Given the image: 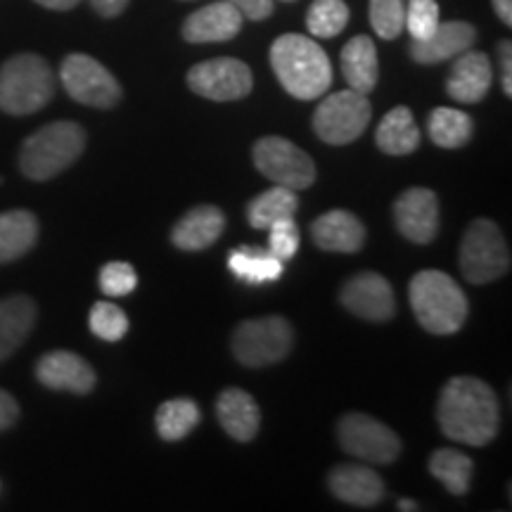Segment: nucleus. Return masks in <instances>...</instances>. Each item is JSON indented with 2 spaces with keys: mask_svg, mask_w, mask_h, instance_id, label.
<instances>
[{
  "mask_svg": "<svg viewBox=\"0 0 512 512\" xmlns=\"http://www.w3.org/2000/svg\"><path fill=\"white\" fill-rule=\"evenodd\" d=\"M437 418L448 439L479 448L498 434L501 406L486 382L477 377H453L441 389Z\"/></svg>",
  "mask_w": 512,
  "mask_h": 512,
  "instance_id": "nucleus-1",
  "label": "nucleus"
},
{
  "mask_svg": "<svg viewBox=\"0 0 512 512\" xmlns=\"http://www.w3.org/2000/svg\"><path fill=\"white\" fill-rule=\"evenodd\" d=\"M271 67L285 91L297 100H316L332 86L330 57L309 36H280L271 46Z\"/></svg>",
  "mask_w": 512,
  "mask_h": 512,
  "instance_id": "nucleus-2",
  "label": "nucleus"
},
{
  "mask_svg": "<svg viewBox=\"0 0 512 512\" xmlns=\"http://www.w3.org/2000/svg\"><path fill=\"white\" fill-rule=\"evenodd\" d=\"M408 297L418 323L432 335H456L465 325L467 297L451 275L420 271L411 280Z\"/></svg>",
  "mask_w": 512,
  "mask_h": 512,
  "instance_id": "nucleus-3",
  "label": "nucleus"
},
{
  "mask_svg": "<svg viewBox=\"0 0 512 512\" xmlns=\"http://www.w3.org/2000/svg\"><path fill=\"white\" fill-rule=\"evenodd\" d=\"M86 147V131L74 121H53L24 140L19 169L31 181H50L69 169Z\"/></svg>",
  "mask_w": 512,
  "mask_h": 512,
  "instance_id": "nucleus-4",
  "label": "nucleus"
},
{
  "mask_svg": "<svg viewBox=\"0 0 512 512\" xmlns=\"http://www.w3.org/2000/svg\"><path fill=\"white\" fill-rule=\"evenodd\" d=\"M55 95V74L43 57L24 53L0 67V110L24 117L48 105Z\"/></svg>",
  "mask_w": 512,
  "mask_h": 512,
  "instance_id": "nucleus-5",
  "label": "nucleus"
},
{
  "mask_svg": "<svg viewBox=\"0 0 512 512\" xmlns=\"http://www.w3.org/2000/svg\"><path fill=\"white\" fill-rule=\"evenodd\" d=\"M510 268V249L501 228L489 219H477L460 242V271L472 285L494 283Z\"/></svg>",
  "mask_w": 512,
  "mask_h": 512,
  "instance_id": "nucleus-6",
  "label": "nucleus"
},
{
  "mask_svg": "<svg viewBox=\"0 0 512 512\" xmlns=\"http://www.w3.org/2000/svg\"><path fill=\"white\" fill-rule=\"evenodd\" d=\"M294 332L283 316L245 320L233 332V354L242 366L264 368L283 361L290 354Z\"/></svg>",
  "mask_w": 512,
  "mask_h": 512,
  "instance_id": "nucleus-7",
  "label": "nucleus"
},
{
  "mask_svg": "<svg viewBox=\"0 0 512 512\" xmlns=\"http://www.w3.org/2000/svg\"><path fill=\"white\" fill-rule=\"evenodd\" d=\"M373 117L368 95L356 91L332 93L318 105L313 114V131L328 145H347L361 138Z\"/></svg>",
  "mask_w": 512,
  "mask_h": 512,
  "instance_id": "nucleus-8",
  "label": "nucleus"
},
{
  "mask_svg": "<svg viewBox=\"0 0 512 512\" xmlns=\"http://www.w3.org/2000/svg\"><path fill=\"white\" fill-rule=\"evenodd\" d=\"M62 86L72 95L76 102L88 107H98V110H110L119 105L121 86L114 79L110 69L91 55H67L60 67Z\"/></svg>",
  "mask_w": 512,
  "mask_h": 512,
  "instance_id": "nucleus-9",
  "label": "nucleus"
},
{
  "mask_svg": "<svg viewBox=\"0 0 512 512\" xmlns=\"http://www.w3.org/2000/svg\"><path fill=\"white\" fill-rule=\"evenodd\" d=\"M254 164L266 178L275 185H285L292 190H306L316 181V164L306 155L302 147L290 140L268 136L256 140L254 145Z\"/></svg>",
  "mask_w": 512,
  "mask_h": 512,
  "instance_id": "nucleus-10",
  "label": "nucleus"
},
{
  "mask_svg": "<svg viewBox=\"0 0 512 512\" xmlns=\"http://www.w3.org/2000/svg\"><path fill=\"white\" fill-rule=\"evenodd\" d=\"M337 439L344 451L370 465H389L401 453V439L366 413L344 415L337 425Z\"/></svg>",
  "mask_w": 512,
  "mask_h": 512,
  "instance_id": "nucleus-11",
  "label": "nucleus"
},
{
  "mask_svg": "<svg viewBox=\"0 0 512 512\" xmlns=\"http://www.w3.org/2000/svg\"><path fill=\"white\" fill-rule=\"evenodd\" d=\"M188 86L200 98L233 102L247 98L252 93L254 79L252 69L245 62L233 60V57H216V60L200 62L190 69Z\"/></svg>",
  "mask_w": 512,
  "mask_h": 512,
  "instance_id": "nucleus-12",
  "label": "nucleus"
},
{
  "mask_svg": "<svg viewBox=\"0 0 512 512\" xmlns=\"http://www.w3.org/2000/svg\"><path fill=\"white\" fill-rule=\"evenodd\" d=\"M339 299H342L344 309L363 320H373V323L394 318L396 313L394 290L380 273L366 271L349 278L339 292Z\"/></svg>",
  "mask_w": 512,
  "mask_h": 512,
  "instance_id": "nucleus-13",
  "label": "nucleus"
},
{
  "mask_svg": "<svg viewBox=\"0 0 512 512\" xmlns=\"http://www.w3.org/2000/svg\"><path fill=\"white\" fill-rule=\"evenodd\" d=\"M394 221L403 238L430 245L439 233V197L427 188H411L394 202Z\"/></svg>",
  "mask_w": 512,
  "mask_h": 512,
  "instance_id": "nucleus-14",
  "label": "nucleus"
},
{
  "mask_svg": "<svg viewBox=\"0 0 512 512\" xmlns=\"http://www.w3.org/2000/svg\"><path fill=\"white\" fill-rule=\"evenodd\" d=\"M36 377L43 387L57 392L91 394L95 387V370L72 351H53L38 361Z\"/></svg>",
  "mask_w": 512,
  "mask_h": 512,
  "instance_id": "nucleus-15",
  "label": "nucleus"
},
{
  "mask_svg": "<svg viewBox=\"0 0 512 512\" xmlns=\"http://www.w3.org/2000/svg\"><path fill=\"white\" fill-rule=\"evenodd\" d=\"M491 81H494V72H491L489 57L470 48L453 62L446 79V93L463 105H477L489 93Z\"/></svg>",
  "mask_w": 512,
  "mask_h": 512,
  "instance_id": "nucleus-16",
  "label": "nucleus"
},
{
  "mask_svg": "<svg viewBox=\"0 0 512 512\" xmlns=\"http://www.w3.org/2000/svg\"><path fill=\"white\" fill-rule=\"evenodd\" d=\"M242 17L228 0L211 3L207 8L195 10L183 22V38L188 43H226L242 31Z\"/></svg>",
  "mask_w": 512,
  "mask_h": 512,
  "instance_id": "nucleus-17",
  "label": "nucleus"
},
{
  "mask_svg": "<svg viewBox=\"0 0 512 512\" xmlns=\"http://www.w3.org/2000/svg\"><path fill=\"white\" fill-rule=\"evenodd\" d=\"M477 41V31L467 22H439L432 36L411 43V57L418 64H439L463 55Z\"/></svg>",
  "mask_w": 512,
  "mask_h": 512,
  "instance_id": "nucleus-18",
  "label": "nucleus"
},
{
  "mask_svg": "<svg viewBox=\"0 0 512 512\" xmlns=\"http://www.w3.org/2000/svg\"><path fill=\"white\" fill-rule=\"evenodd\" d=\"M311 238L325 252L354 254L366 242V226L351 211L335 209L311 223Z\"/></svg>",
  "mask_w": 512,
  "mask_h": 512,
  "instance_id": "nucleus-19",
  "label": "nucleus"
},
{
  "mask_svg": "<svg viewBox=\"0 0 512 512\" xmlns=\"http://www.w3.org/2000/svg\"><path fill=\"white\" fill-rule=\"evenodd\" d=\"M330 491L339 501L356 508H375L384 498V482L366 465H337L328 477Z\"/></svg>",
  "mask_w": 512,
  "mask_h": 512,
  "instance_id": "nucleus-20",
  "label": "nucleus"
},
{
  "mask_svg": "<svg viewBox=\"0 0 512 512\" xmlns=\"http://www.w3.org/2000/svg\"><path fill=\"white\" fill-rule=\"evenodd\" d=\"M226 228V216L219 207L202 204V207L190 209L181 221L174 226L171 242L183 252H202L221 238Z\"/></svg>",
  "mask_w": 512,
  "mask_h": 512,
  "instance_id": "nucleus-21",
  "label": "nucleus"
},
{
  "mask_svg": "<svg viewBox=\"0 0 512 512\" xmlns=\"http://www.w3.org/2000/svg\"><path fill=\"white\" fill-rule=\"evenodd\" d=\"M216 415H219L221 427L235 441H252L259 432L261 413L256 401L245 389L230 387L216 401Z\"/></svg>",
  "mask_w": 512,
  "mask_h": 512,
  "instance_id": "nucleus-22",
  "label": "nucleus"
},
{
  "mask_svg": "<svg viewBox=\"0 0 512 512\" xmlns=\"http://www.w3.org/2000/svg\"><path fill=\"white\" fill-rule=\"evenodd\" d=\"M342 74L349 88L356 93H373L380 76L375 43L368 36H356L342 50Z\"/></svg>",
  "mask_w": 512,
  "mask_h": 512,
  "instance_id": "nucleus-23",
  "label": "nucleus"
},
{
  "mask_svg": "<svg viewBox=\"0 0 512 512\" xmlns=\"http://www.w3.org/2000/svg\"><path fill=\"white\" fill-rule=\"evenodd\" d=\"M36 323V304L24 294L0 302V361L15 354Z\"/></svg>",
  "mask_w": 512,
  "mask_h": 512,
  "instance_id": "nucleus-24",
  "label": "nucleus"
},
{
  "mask_svg": "<svg viewBox=\"0 0 512 512\" xmlns=\"http://www.w3.org/2000/svg\"><path fill=\"white\" fill-rule=\"evenodd\" d=\"M375 143L384 155L403 157L411 155L420 145V128L415 124L413 112L408 107H394L392 112L384 114L375 131Z\"/></svg>",
  "mask_w": 512,
  "mask_h": 512,
  "instance_id": "nucleus-25",
  "label": "nucleus"
},
{
  "mask_svg": "<svg viewBox=\"0 0 512 512\" xmlns=\"http://www.w3.org/2000/svg\"><path fill=\"white\" fill-rule=\"evenodd\" d=\"M228 268L235 278L247 285L275 283L283 275V261L271 249L240 247L228 254Z\"/></svg>",
  "mask_w": 512,
  "mask_h": 512,
  "instance_id": "nucleus-26",
  "label": "nucleus"
},
{
  "mask_svg": "<svg viewBox=\"0 0 512 512\" xmlns=\"http://www.w3.org/2000/svg\"><path fill=\"white\" fill-rule=\"evenodd\" d=\"M38 240V221L31 211L15 209L0 214V264L24 256Z\"/></svg>",
  "mask_w": 512,
  "mask_h": 512,
  "instance_id": "nucleus-27",
  "label": "nucleus"
},
{
  "mask_svg": "<svg viewBox=\"0 0 512 512\" xmlns=\"http://www.w3.org/2000/svg\"><path fill=\"white\" fill-rule=\"evenodd\" d=\"M299 207L297 190L285 188V185H273L271 190L261 192L259 197H254L247 207V219L249 226L256 230H266L271 223L294 216V211Z\"/></svg>",
  "mask_w": 512,
  "mask_h": 512,
  "instance_id": "nucleus-28",
  "label": "nucleus"
},
{
  "mask_svg": "<svg viewBox=\"0 0 512 512\" xmlns=\"http://www.w3.org/2000/svg\"><path fill=\"white\" fill-rule=\"evenodd\" d=\"M427 131L434 145L456 150L472 138V117L453 107H437L427 121Z\"/></svg>",
  "mask_w": 512,
  "mask_h": 512,
  "instance_id": "nucleus-29",
  "label": "nucleus"
},
{
  "mask_svg": "<svg viewBox=\"0 0 512 512\" xmlns=\"http://www.w3.org/2000/svg\"><path fill=\"white\" fill-rule=\"evenodd\" d=\"M200 408L190 399L164 401L157 408V434L164 441H181L200 425Z\"/></svg>",
  "mask_w": 512,
  "mask_h": 512,
  "instance_id": "nucleus-30",
  "label": "nucleus"
},
{
  "mask_svg": "<svg viewBox=\"0 0 512 512\" xmlns=\"http://www.w3.org/2000/svg\"><path fill=\"white\" fill-rule=\"evenodd\" d=\"M430 472L453 496H465L470 491L472 460L453 448H441L430 458Z\"/></svg>",
  "mask_w": 512,
  "mask_h": 512,
  "instance_id": "nucleus-31",
  "label": "nucleus"
},
{
  "mask_svg": "<svg viewBox=\"0 0 512 512\" xmlns=\"http://www.w3.org/2000/svg\"><path fill=\"white\" fill-rule=\"evenodd\" d=\"M349 24V8L344 0H313L306 29L316 38H335Z\"/></svg>",
  "mask_w": 512,
  "mask_h": 512,
  "instance_id": "nucleus-32",
  "label": "nucleus"
},
{
  "mask_svg": "<svg viewBox=\"0 0 512 512\" xmlns=\"http://www.w3.org/2000/svg\"><path fill=\"white\" fill-rule=\"evenodd\" d=\"M88 325L95 337L105 339V342H119L128 332L126 313L110 302H98L91 309Z\"/></svg>",
  "mask_w": 512,
  "mask_h": 512,
  "instance_id": "nucleus-33",
  "label": "nucleus"
},
{
  "mask_svg": "<svg viewBox=\"0 0 512 512\" xmlns=\"http://www.w3.org/2000/svg\"><path fill=\"white\" fill-rule=\"evenodd\" d=\"M403 19H406L403 0H370V24L384 41H392L401 34Z\"/></svg>",
  "mask_w": 512,
  "mask_h": 512,
  "instance_id": "nucleus-34",
  "label": "nucleus"
},
{
  "mask_svg": "<svg viewBox=\"0 0 512 512\" xmlns=\"http://www.w3.org/2000/svg\"><path fill=\"white\" fill-rule=\"evenodd\" d=\"M439 5L437 0H408L406 19H403V29H408L413 41L432 36L434 29L439 27Z\"/></svg>",
  "mask_w": 512,
  "mask_h": 512,
  "instance_id": "nucleus-35",
  "label": "nucleus"
},
{
  "mask_svg": "<svg viewBox=\"0 0 512 512\" xmlns=\"http://www.w3.org/2000/svg\"><path fill=\"white\" fill-rule=\"evenodd\" d=\"M138 287V275L126 261H112L100 271V290L110 297H126Z\"/></svg>",
  "mask_w": 512,
  "mask_h": 512,
  "instance_id": "nucleus-36",
  "label": "nucleus"
},
{
  "mask_svg": "<svg viewBox=\"0 0 512 512\" xmlns=\"http://www.w3.org/2000/svg\"><path fill=\"white\" fill-rule=\"evenodd\" d=\"M266 230L271 233L268 235V245H271L268 249H271L280 261H290L299 249V228L292 216L271 223Z\"/></svg>",
  "mask_w": 512,
  "mask_h": 512,
  "instance_id": "nucleus-37",
  "label": "nucleus"
},
{
  "mask_svg": "<svg viewBox=\"0 0 512 512\" xmlns=\"http://www.w3.org/2000/svg\"><path fill=\"white\" fill-rule=\"evenodd\" d=\"M230 5L240 10V15L252 22H261L273 15V0H228Z\"/></svg>",
  "mask_w": 512,
  "mask_h": 512,
  "instance_id": "nucleus-38",
  "label": "nucleus"
},
{
  "mask_svg": "<svg viewBox=\"0 0 512 512\" xmlns=\"http://www.w3.org/2000/svg\"><path fill=\"white\" fill-rule=\"evenodd\" d=\"M498 60H501L503 93L510 98L512 95V46H510V41L498 43Z\"/></svg>",
  "mask_w": 512,
  "mask_h": 512,
  "instance_id": "nucleus-39",
  "label": "nucleus"
},
{
  "mask_svg": "<svg viewBox=\"0 0 512 512\" xmlns=\"http://www.w3.org/2000/svg\"><path fill=\"white\" fill-rule=\"evenodd\" d=\"M19 418V403L8 392L0 389V432L8 430Z\"/></svg>",
  "mask_w": 512,
  "mask_h": 512,
  "instance_id": "nucleus-40",
  "label": "nucleus"
},
{
  "mask_svg": "<svg viewBox=\"0 0 512 512\" xmlns=\"http://www.w3.org/2000/svg\"><path fill=\"white\" fill-rule=\"evenodd\" d=\"M91 5L102 17H117L126 10L128 0H91Z\"/></svg>",
  "mask_w": 512,
  "mask_h": 512,
  "instance_id": "nucleus-41",
  "label": "nucleus"
},
{
  "mask_svg": "<svg viewBox=\"0 0 512 512\" xmlns=\"http://www.w3.org/2000/svg\"><path fill=\"white\" fill-rule=\"evenodd\" d=\"M494 10L505 27L512 24V0H494Z\"/></svg>",
  "mask_w": 512,
  "mask_h": 512,
  "instance_id": "nucleus-42",
  "label": "nucleus"
},
{
  "mask_svg": "<svg viewBox=\"0 0 512 512\" xmlns=\"http://www.w3.org/2000/svg\"><path fill=\"white\" fill-rule=\"evenodd\" d=\"M36 3L43 5V8H48V10H60V12H64V10L76 8V5H79L81 0H36Z\"/></svg>",
  "mask_w": 512,
  "mask_h": 512,
  "instance_id": "nucleus-43",
  "label": "nucleus"
},
{
  "mask_svg": "<svg viewBox=\"0 0 512 512\" xmlns=\"http://www.w3.org/2000/svg\"><path fill=\"white\" fill-rule=\"evenodd\" d=\"M399 510H418V505H415L413 501H401Z\"/></svg>",
  "mask_w": 512,
  "mask_h": 512,
  "instance_id": "nucleus-44",
  "label": "nucleus"
},
{
  "mask_svg": "<svg viewBox=\"0 0 512 512\" xmlns=\"http://www.w3.org/2000/svg\"><path fill=\"white\" fill-rule=\"evenodd\" d=\"M283 3H294V0H283Z\"/></svg>",
  "mask_w": 512,
  "mask_h": 512,
  "instance_id": "nucleus-45",
  "label": "nucleus"
}]
</instances>
